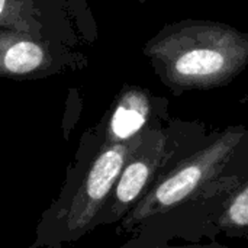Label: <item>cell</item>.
I'll return each mask as SVG.
<instances>
[{
    "label": "cell",
    "instance_id": "6da1fadb",
    "mask_svg": "<svg viewBox=\"0 0 248 248\" xmlns=\"http://www.w3.org/2000/svg\"><path fill=\"white\" fill-rule=\"evenodd\" d=\"M174 94L225 86L248 65V32L215 20L185 19L169 25L142 48Z\"/></svg>",
    "mask_w": 248,
    "mask_h": 248
},
{
    "label": "cell",
    "instance_id": "7a4b0ae2",
    "mask_svg": "<svg viewBox=\"0 0 248 248\" xmlns=\"http://www.w3.org/2000/svg\"><path fill=\"white\" fill-rule=\"evenodd\" d=\"M142 134L126 142L109 144L102 141L86 167L80 160L55 203L44 214L36 231V241L31 248H62L65 243L78 240L96 227Z\"/></svg>",
    "mask_w": 248,
    "mask_h": 248
},
{
    "label": "cell",
    "instance_id": "3957f363",
    "mask_svg": "<svg viewBox=\"0 0 248 248\" xmlns=\"http://www.w3.org/2000/svg\"><path fill=\"white\" fill-rule=\"evenodd\" d=\"M246 135L243 128L228 129L166 171L125 215L121 222L122 228L132 230L157 215L167 214L199 193L225 170Z\"/></svg>",
    "mask_w": 248,
    "mask_h": 248
},
{
    "label": "cell",
    "instance_id": "277c9868",
    "mask_svg": "<svg viewBox=\"0 0 248 248\" xmlns=\"http://www.w3.org/2000/svg\"><path fill=\"white\" fill-rule=\"evenodd\" d=\"M0 29L92 45L97 29L86 0H0Z\"/></svg>",
    "mask_w": 248,
    "mask_h": 248
},
{
    "label": "cell",
    "instance_id": "5b68a950",
    "mask_svg": "<svg viewBox=\"0 0 248 248\" xmlns=\"http://www.w3.org/2000/svg\"><path fill=\"white\" fill-rule=\"evenodd\" d=\"M87 65L78 46L0 29V77L10 80H41Z\"/></svg>",
    "mask_w": 248,
    "mask_h": 248
},
{
    "label": "cell",
    "instance_id": "8992f818",
    "mask_svg": "<svg viewBox=\"0 0 248 248\" xmlns=\"http://www.w3.org/2000/svg\"><path fill=\"white\" fill-rule=\"evenodd\" d=\"M171 158L173 150L167 134L155 126L145 129L140 144L128 158L96 225H108L124 219L157 179L167 171V163Z\"/></svg>",
    "mask_w": 248,
    "mask_h": 248
},
{
    "label": "cell",
    "instance_id": "52a82bcc",
    "mask_svg": "<svg viewBox=\"0 0 248 248\" xmlns=\"http://www.w3.org/2000/svg\"><path fill=\"white\" fill-rule=\"evenodd\" d=\"M155 102L147 89L125 86L102 124V141L118 144L138 137L155 119Z\"/></svg>",
    "mask_w": 248,
    "mask_h": 248
},
{
    "label": "cell",
    "instance_id": "ba28073f",
    "mask_svg": "<svg viewBox=\"0 0 248 248\" xmlns=\"http://www.w3.org/2000/svg\"><path fill=\"white\" fill-rule=\"evenodd\" d=\"M217 227L231 235L248 232V182L241 186L225 203L217 219Z\"/></svg>",
    "mask_w": 248,
    "mask_h": 248
},
{
    "label": "cell",
    "instance_id": "9c48e42d",
    "mask_svg": "<svg viewBox=\"0 0 248 248\" xmlns=\"http://www.w3.org/2000/svg\"><path fill=\"white\" fill-rule=\"evenodd\" d=\"M166 248H230L221 244H209V246H192V247H166Z\"/></svg>",
    "mask_w": 248,
    "mask_h": 248
},
{
    "label": "cell",
    "instance_id": "30bf717a",
    "mask_svg": "<svg viewBox=\"0 0 248 248\" xmlns=\"http://www.w3.org/2000/svg\"><path fill=\"white\" fill-rule=\"evenodd\" d=\"M138 1H140V3H145L147 0H138Z\"/></svg>",
    "mask_w": 248,
    "mask_h": 248
},
{
    "label": "cell",
    "instance_id": "8fae6325",
    "mask_svg": "<svg viewBox=\"0 0 248 248\" xmlns=\"http://www.w3.org/2000/svg\"><path fill=\"white\" fill-rule=\"evenodd\" d=\"M246 235H247V238H248V232H247V234H246Z\"/></svg>",
    "mask_w": 248,
    "mask_h": 248
}]
</instances>
